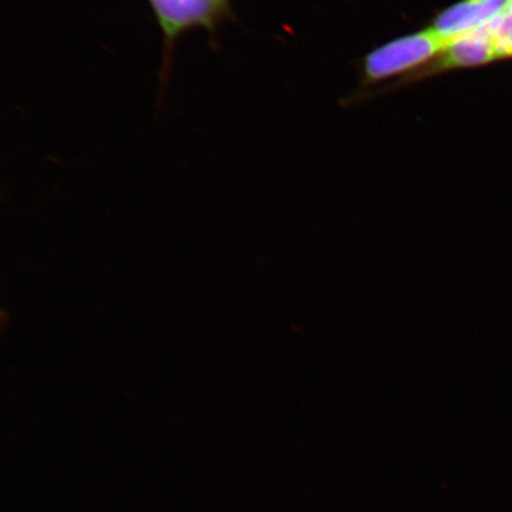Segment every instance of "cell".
Wrapping results in <instances>:
<instances>
[{"mask_svg": "<svg viewBox=\"0 0 512 512\" xmlns=\"http://www.w3.org/2000/svg\"><path fill=\"white\" fill-rule=\"evenodd\" d=\"M507 8L508 0H463L441 12L432 29L446 44L486 27Z\"/></svg>", "mask_w": 512, "mask_h": 512, "instance_id": "obj_3", "label": "cell"}, {"mask_svg": "<svg viewBox=\"0 0 512 512\" xmlns=\"http://www.w3.org/2000/svg\"><path fill=\"white\" fill-rule=\"evenodd\" d=\"M168 40L192 28H210L228 8V0H147Z\"/></svg>", "mask_w": 512, "mask_h": 512, "instance_id": "obj_2", "label": "cell"}, {"mask_svg": "<svg viewBox=\"0 0 512 512\" xmlns=\"http://www.w3.org/2000/svg\"><path fill=\"white\" fill-rule=\"evenodd\" d=\"M439 56L441 69L479 67L499 59L486 27L447 42Z\"/></svg>", "mask_w": 512, "mask_h": 512, "instance_id": "obj_4", "label": "cell"}, {"mask_svg": "<svg viewBox=\"0 0 512 512\" xmlns=\"http://www.w3.org/2000/svg\"><path fill=\"white\" fill-rule=\"evenodd\" d=\"M488 25L486 28L494 41L499 59L512 57V0H508V8L503 14Z\"/></svg>", "mask_w": 512, "mask_h": 512, "instance_id": "obj_5", "label": "cell"}, {"mask_svg": "<svg viewBox=\"0 0 512 512\" xmlns=\"http://www.w3.org/2000/svg\"><path fill=\"white\" fill-rule=\"evenodd\" d=\"M445 42L432 28L398 38L370 53L364 72L371 81H380L422 66L441 54Z\"/></svg>", "mask_w": 512, "mask_h": 512, "instance_id": "obj_1", "label": "cell"}]
</instances>
